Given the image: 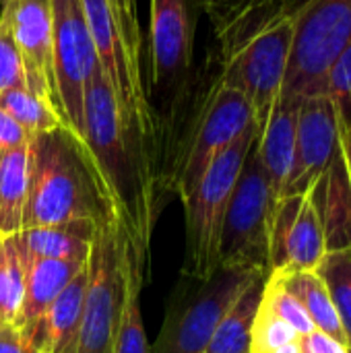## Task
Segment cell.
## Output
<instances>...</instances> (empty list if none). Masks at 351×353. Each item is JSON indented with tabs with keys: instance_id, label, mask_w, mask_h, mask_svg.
Instances as JSON below:
<instances>
[{
	"instance_id": "cell-4",
	"label": "cell",
	"mask_w": 351,
	"mask_h": 353,
	"mask_svg": "<svg viewBox=\"0 0 351 353\" xmlns=\"http://www.w3.org/2000/svg\"><path fill=\"white\" fill-rule=\"evenodd\" d=\"M275 205L277 199L254 141L228 203L219 238L221 269L269 275V236Z\"/></svg>"
},
{
	"instance_id": "cell-26",
	"label": "cell",
	"mask_w": 351,
	"mask_h": 353,
	"mask_svg": "<svg viewBox=\"0 0 351 353\" xmlns=\"http://www.w3.org/2000/svg\"><path fill=\"white\" fill-rule=\"evenodd\" d=\"M4 277L0 285V316L4 323H17L25 300V259L14 236L2 238Z\"/></svg>"
},
{
	"instance_id": "cell-8",
	"label": "cell",
	"mask_w": 351,
	"mask_h": 353,
	"mask_svg": "<svg viewBox=\"0 0 351 353\" xmlns=\"http://www.w3.org/2000/svg\"><path fill=\"white\" fill-rule=\"evenodd\" d=\"M292 37L294 23L285 21L257 33L223 60L221 83L238 89L248 99L259 130L281 93Z\"/></svg>"
},
{
	"instance_id": "cell-18",
	"label": "cell",
	"mask_w": 351,
	"mask_h": 353,
	"mask_svg": "<svg viewBox=\"0 0 351 353\" xmlns=\"http://www.w3.org/2000/svg\"><path fill=\"white\" fill-rule=\"evenodd\" d=\"M14 240H17V234H14ZM23 259H25V300H23V308L14 325L21 327L29 335V331L39 323V319L50 308V304L60 296V292L70 283V279L87 263L33 259V256H27L25 252H23Z\"/></svg>"
},
{
	"instance_id": "cell-14",
	"label": "cell",
	"mask_w": 351,
	"mask_h": 353,
	"mask_svg": "<svg viewBox=\"0 0 351 353\" xmlns=\"http://www.w3.org/2000/svg\"><path fill=\"white\" fill-rule=\"evenodd\" d=\"M314 0H203L223 60L257 33L296 21Z\"/></svg>"
},
{
	"instance_id": "cell-28",
	"label": "cell",
	"mask_w": 351,
	"mask_h": 353,
	"mask_svg": "<svg viewBox=\"0 0 351 353\" xmlns=\"http://www.w3.org/2000/svg\"><path fill=\"white\" fill-rule=\"evenodd\" d=\"M323 95L335 105L339 124H351V41L329 66L323 83Z\"/></svg>"
},
{
	"instance_id": "cell-17",
	"label": "cell",
	"mask_w": 351,
	"mask_h": 353,
	"mask_svg": "<svg viewBox=\"0 0 351 353\" xmlns=\"http://www.w3.org/2000/svg\"><path fill=\"white\" fill-rule=\"evenodd\" d=\"M89 285L87 265L70 279L60 296L50 304L39 323L29 331V337L39 353H74L85 296Z\"/></svg>"
},
{
	"instance_id": "cell-35",
	"label": "cell",
	"mask_w": 351,
	"mask_h": 353,
	"mask_svg": "<svg viewBox=\"0 0 351 353\" xmlns=\"http://www.w3.org/2000/svg\"><path fill=\"white\" fill-rule=\"evenodd\" d=\"M273 353H302V345H300V339H298V341H294V343H288V345L279 347L277 352H273Z\"/></svg>"
},
{
	"instance_id": "cell-36",
	"label": "cell",
	"mask_w": 351,
	"mask_h": 353,
	"mask_svg": "<svg viewBox=\"0 0 351 353\" xmlns=\"http://www.w3.org/2000/svg\"><path fill=\"white\" fill-rule=\"evenodd\" d=\"M4 277V246H2V236H0V285Z\"/></svg>"
},
{
	"instance_id": "cell-39",
	"label": "cell",
	"mask_w": 351,
	"mask_h": 353,
	"mask_svg": "<svg viewBox=\"0 0 351 353\" xmlns=\"http://www.w3.org/2000/svg\"><path fill=\"white\" fill-rule=\"evenodd\" d=\"M350 353H351V350H350Z\"/></svg>"
},
{
	"instance_id": "cell-32",
	"label": "cell",
	"mask_w": 351,
	"mask_h": 353,
	"mask_svg": "<svg viewBox=\"0 0 351 353\" xmlns=\"http://www.w3.org/2000/svg\"><path fill=\"white\" fill-rule=\"evenodd\" d=\"M0 353H39L31 337L17 325L4 323L0 327Z\"/></svg>"
},
{
	"instance_id": "cell-34",
	"label": "cell",
	"mask_w": 351,
	"mask_h": 353,
	"mask_svg": "<svg viewBox=\"0 0 351 353\" xmlns=\"http://www.w3.org/2000/svg\"><path fill=\"white\" fill-rule=\"evenodd\" d=\"M302 353H350V347L331 339L321 331H312L310 335L300 337Z\"/></svg>"
},
{
	"instance_id": "cell-31",
	"label": "cell",
	"mask_w": 351,
	"mask_h": 353,
	"mask_svg": "<svg viewBox=\"0 0 351 353\" xmlns=\"http://www.w3.org/2000/svg\"><path fill=\"white\" fill-rule=\"evenodd\" d=\"M112 10L118 19L120 31L124 35L126 46L130 52L141 60V48H143V35H141V23H139V8L137 0H110Z\"/></svg>"
},
{
	"instance_id": "cell-33",
	"label": "cell",
	"mask_w": 351,
	"mask_h": 353,
	"mask_svg": "<svg viewBox=\"0 0 351 353\" xmlns=\"http://www.w3.org/2000/svg\"><path fill=\"white\" fill-rule=\"evenodd\" d=\"M29 141H31V137L25 132V128L0 108V153L23 147Z\"/></svg>"
},
{
	"instance_id": "cell-12",
	"label": "cell",
	"mask_w": 351,
	"mask_h": 353,
	"mask_svg": "<svg viewBox=\"0 0 351 353\" xmlns=\"http://www.w3.org/2000/svg\"><path fill=\"white\" fill-rule=\"evenodd\" d=\"M0 19L8 27L29 74V89L56 103L54 23L50 0H4ZM58 108V105H56Z\"/></svg>"
},
{
	"instance_id": "cell-1",
	"label": "cell",
	"mask_w": 351,
	"mask_h": 353,
	"mask_svg": "<svg viewBox=\"0 0 351 353\" xmlns=\"http://www.w3.org/2000/svg\"><path fill=\"white\" fill-rule=\"evenodd\" d=\"M112 215L114 209L93 159L72 130L62 126L31 137L23 230L72 221L99 223Z\"/></svg>"
},
{
	"instance_id": "cell-3",
	"label": "cell",
	"mask_w": 351,
	"mask_h": 353,
	"mask_svg": "<svg viewBox=\"0 0 351 353\" xmlns=\"http://www.w3.org/2000/svg\"><path fill=\"white\" fill-rule=\"evenodd\" d=\"M259 277L267 275L221 267L205 281L182 277L168 300L161 331L149 353H205L223 314Z\"/></svg>"
},
{
	"instance_id": "cell-7",
	"label": "cell",
	"mask_w": 351,
	"mask_h": 353,
	"mask_svg": "<svg viewBox=\"0 0 351 353\" xmlns=\"http://www.w3.org/2000/svg\"><path fill=\"white\" fill-rule=\"evenodd\" d=\"M54 23L56 105L68 130L83 141L85 89L99 66L81 0H50Z\"/></svg>"
},
{
	"instance_id": "cell-30",
	"label": "cell",
	"mask_w": 351,
	"mask_h": 353,
	"mask_svg": "<svg viewBox=\"0 0 351 353\" xmlns=\"http://www.w3.org/2000/svg\"><path fill=\"white\" fill-rule=\"evenodd\" d=\"M14 87L29 89V74L8 27L0 19V93Z\"/></svg>"
},
{
	"instance_id": "cell-25",
	"label": "cell",
	"mask_w": 351,
	"mask_h": 353,
	"mask_svg": "<svg viewBox=\"0 0 351 353\" xmlns=\"http://www.w3.org/2000/svg\"><path fill=\"white\" fill-rule=\"evenodd\" d=\"M317 273L327 285L345 335V343L351 350V248L327 252Z\"/></svg>"
},
{
	"instance_id": "cell-20",
	"label": "cell",
	"mask_w": 351,
	"mask_h": 353,
	"mask_svg": "<svg viewBox=\"0 0 351 353\" xmlns=\"http://www.w3.org/2000/svg\"><path fill=\"white\" fill-rule=\"evenodd\" d=\"M145 259L124 236V290H122V312L112 353H149L147 333L143 327L141 312V290H143Z\"/></svg>"
},
{
	"instance_id": "cell-23",
	"label": "cell",
	"mask_w": 351,
	"mask_h": 353,
	"mask_svg": "<svg viewBox=\"0 0 351 353\" xmlns=\"http://www.w3.org/2000/svg\"><path fill=\"white\" fill-rule=\"evenodd\" d=\"M265 279L267 277L254 279L230 306V310L217 325L205 353H250V337L261 308Z\"/></svg>"
},
{
	"instance_id": "cell-38",
	"label": "cell",
	"mask_w": 351,
	"mask_h": 353,
	"mask_svg": "<svg viewBox=\"0 0 351 353\" xmlns=\"http://www.w3.org/2000/svg\"><path fill=\"white\" fill-rule=\"evenodd\" d=\"M2 325H4V321H2V316H0V327H2Z\"/></svg>"
},
{
	"instance_id": "cell-5",
	"label": "cell",
	"mask_w": 351,
	"mask_h": 353,
	"mask_svg": "<svg viewBox=\"0 0 351 353\" xmlns=\"http://www.w3.org/2000/svg\"><path fill=\"white\" fill-rule=\"evenodd\" d=\"M351 41V0H314L294 21L290 60L279 97L323 93L329 66Z\"/></svg>"
},
{
	"instance_id": "cell-15",
	"label": "cell",
	"mask_w": 351,
	"mask_h": 353,
	"mask_svg": "<svg viewBox=\"0 0 351 353\" xmlns=\"http://www.w3.org/2000/svg\"><path fill=\"white\" fill-rule=\"evenodd\" d=\"M308 196L321 217L327 252L351 248V168L341 143Z\"/></svg>"
},
{
	"instance_id": "cell-37",
	"label": "cell",
	"mask_w": 351,
	"mask_h": 353,
	"mask_svg": "<svg viewBox=\"0 0 351 353\" xmlns=\"http://www.w3.org/2000/svg\"><path fill=\"white\" fill-rule=\"evenodd\" d=\"M339 134L345 137L351 143V124H339Z\"/></svg>"
},
{
	"instance_id": "cell-9",
	"label": "cell",
	"mask_w": 351,
	"mask_h": 353,
	"mask_svg": "<svg viewBox=\"0 0 351 353\" xmlns=\"http://www.w3.org/2000/svg\"><path fill=\"white\" fill-rule=\"evenodd\" d=\"M252 124L257 122L248 99L238 89L219 81L192 122L190 147L178 180V196L184 199L197 186L207 165Z\"/></svg>"
},
{
	"instance_id": "cell-10",
	"label": "cell",
	"mask_w": 351,
	"mask_h": 353,
	"mask_svg": "<svg viewBox=\"0 0 351 353\" xmlns=\"http://www.w3.org/2000/svg\"><path fill=\"white\" fill-rule=\"evenodd\" d=\"M325 254V230L308 192L279 199L271 219L269 273L317 271Z\"/></svg>"
},
{
	"instance_id": "cell-19",
	"label": "cell",
	"mask_w": 351,
	"mask_h": 353,
	"mask_svg": "<svg viewBox=\"0 0 351 353\" xmlns=\"http://www.w3.org/2000/svg\"><path fill=\"white\" fill-rule=\"evenodd\" d=\"M95 228L97 223L93 221L25 228L17 234V242L23 248V252L33 259L87 263L95 238Z\"/></svg>"
},
{
	"instance_id": "cell-13",
	"label": "cell",
	"mask_w": 351,
	"mask_h": 353,
	"mask_svg": "<svg viewBox=\"0 0 351 353\" xmlns=\"http://www.w3.org/2000/svg\"><path fill=\"white\" fill-rule=\"evenodd\" d=\"M151 72L157 87L170 85L192 60L194 17L188 0H151L149 12Z\"/></svg>"
},
{
	"instance_id": "cell-29",
	"label": "cell",
	"mask_w": 351,
	"mask_h": 353,
	"mask_svg": "<svg viewBox=\"0 0 351 353\" xmlns=\"http://www.w3.org/2000/svg\"><path fill=\"white\" fill-rule=\"evenodd\" d=\"M298 339L300 335L288 323L279 321L265 308H259L250 337V353H273Z\"/></svg>"
},
{
	"instance_id": "cell-21",
	"label": "cell",
	"mask_w": 351,
	"mask_h": 353,
	"mask_svg": "<svg viewBox=\"0 0 351 353\" xmlns=\"http://www.w3.org/2000/svg\"><path fill=\"white\" fill-rule=\"evenodd\" d=\"M29 194V143L0 153V236L23 230Z\"/></svg>"
},
{
	"instance_id": "cell-16",
	"label": "cell",
	"mask_w": 351,
	"mask_h": 353,
	"mask_svg": "<svg viewBox=\"0 0 351 353\" xmlns=\"http://www.w3.org/2000/svg\"><path fill=\"white\" fill-rule=\"evenodd\" d=\"M300 101L302 99L277 97L257 137V153L277 201L285 192V184L294 163Z\"/></svg>"
},
{
	"instance_id": "cell-22",
	"label": "cell",
	"mask_w": 351,
	"mask_h": 353,
	"mask_svg": "<svg viewBox=\"0 0 351 353\" xmlns=\"http://www.w3.org/2000/svg\"><path fill=\"white\" fill-rule=\"evenodd\" d=\"M269 275H273L302 304V308L314 323L317 331L348 345L327 285L323 283L317 271H275Z\"/></svg>"
},
{
	"instance_id": "cell-24",
	"label": "cell",
	"mask_w": 351,
	"mask_h": 353,
	"mask_svg": "<svg viewBox=\"0 0 351 353\" xmlns=\"http://www.w3.org/2000/svg\"><path fill=\"white\" fill-rule=\"evenodd\" d=\"M0 108L14 118L29 137L52 132L56 128L66 126L56 103L50 99L33 93L31 89L25 87H14L6 89L0 93Z\"/></svg>"
},
{
	"instance_id": "cell-2",
	"label": "cell",
	"mask_w": 351,
	"mask_h": 353,
	"mask_svg": "<svg viewBox=\"0 0 351 353\" xmlns=\"http://www.w3.org/2000/svg\"><path fill=\"white\" fill-rule=\"evenodd\" d=\"M259 126H248L205 170L197 186L182 199L186 211V248L182 277L205 281L219 269V238L234 186Z\"/></svg>"
},
{
	"instance_id": "cell-6",
	"label": "cell",
	"mask_w": 351,
	"mask_h": 353,
	"mask_svg": "<svg viewBox=\"0 0 351 353\" xmlns=\"http://www.w3.org/2000/svg\"><path fill=\"white\" fill-rule=\"evenodd\" d=\"M87 269L89 285L74 353H112L124 290V234L114 215L97 223Z\"/></svg>"
},
{
	"instance_id": "cell-27",
	"label": "cell",
	"mask_w": 351,
	"mask_h": 353,
	"mask_svg": "<svg viewBox=\"0 0 351 353\" xmlns=\"http://www.w3.org/2000/svg\"><path fill=\"white\" fill-rule=\"evenodd\" d=\"M261 308H265L267 312H271L279 321L288 323L300 337L310 335L312 331H317L314 323L310 321V316L302 308V304L273 275H267V279H265Z\"/></svg>"
},
{
	"instance_id": "cell-11",
	"label": "cell",
	"mask_w": 351,
	"mask_h": 353,
	"mask_svg": "<svg viewBox=\"0 0 351 353\" xmlns=\"http://www.w3.org/2000/svg\"><path fill=\"white\" fill-rule=\"evenodd\" d=\"M337 149L339 118L335 105L323 93L304 97L298 110L296 151L283 196L306 194L319 176L329 168Z\"/></svg>"
}]
</instances>
